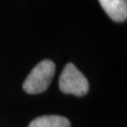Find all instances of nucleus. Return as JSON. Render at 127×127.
<instances>
[{
    "label": "nucleus",
    "instance_id": "nucleus-1",
    "mask_svg": "<svg viewBox=\"0 0 127 127\" xmlns=\"http://www.w3.org/2000/svg\"><path fill=\"white\" fill-rule=\"evenodd\" d=\"M55 70V63L50 59H44L38 63L24 81V91L29 94L44 91L54 77Z\"/></svg>",
    "mask_w": 127,
    "mask_h": 127
},
{
    "label": "nucleus",
    "instance_id": "nucleus-2",
    "mask_svg": "<svg viewBox=\"0 0 127 127\" xmlns=\"http://www.w3.org/2000/svg\"><path fill=\"white\" fill-rule=\"evenodd\" d=\"M59 86L62 92L75 96H84L89 91L88 79L73 63H68L63 69Z\"/></svg>",
    "mask_w": 127,
    "mask_h": 127
},
{
    "label": "nucleus",
    "instance_id": "nucleus-3",
    "mask_svg": "<svg viewBox=\"0 0 127 127\" xmlns=\"http://www.w3.org/2000/svg\"><path fill=\"white\" fill-rule=\"evenodd\" d=\"M102 8L110 18L123 22L127 18V0H99Z\"/></svg>",
    "mask_w": 127,
    "mask_h": 127
},
{
    "label": "nucleus",
    "instance_id": "nucleus-4",
    "mask_svg": "<svg viewBox=\"0 0 127 127\" xmlns=\"http://www.w3.org/2000/svg\"><path fill=\"white\" fill-rule=\"evenodd\" d=\"M28 127H71V123L63 116L46 115L33 120Z\"/></svg>",
    "mask_w": 127,
    "mask_h": 127
}]
</instances>
